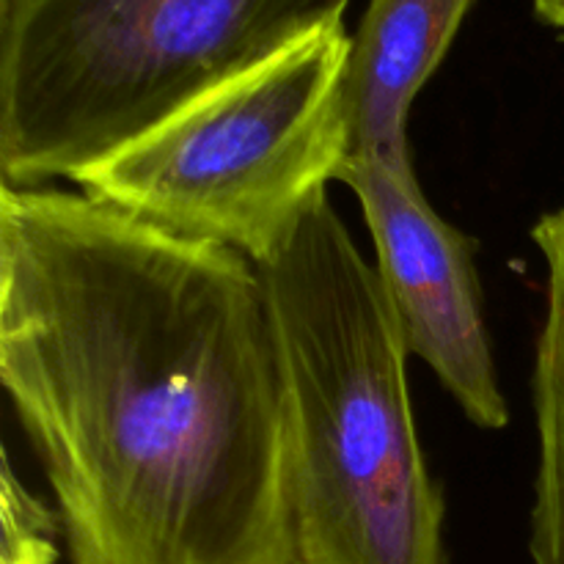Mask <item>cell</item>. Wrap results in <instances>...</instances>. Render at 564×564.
<instances>
[{"label":"cell","mask_w":564,"mask_h":564,"mask_svg":"<svg viewBox=\"0 0 564 564\" xmlns=\"http://www.w3.org/2000/svg\"><path fill=\"white\" fill-rule=\"evenodd\" d=\"M339 182L361 204L375 270L408 352L433 369L468 422L507 427L510 408L496 375L471 237L435 213L413 154L350 158Z\"/></svg>","instance_id":"obj_5"},{"label":"cell","mask_w":564,"mask_h":564,"mask_svg":"<svg viewBox=\"0 0 564 564\" xmlns=\"http://www.w3.org/2000/svg\"><path fill=\"white\" fill-rule=\"evenodd\" d=\"M58 516L17 477L11 455L0 457V564H55Z\"/></svg>","instance_id":"obj_8"},{"label":"cell","mask_w":564,"mask_h":564,"mask_svg":"<svg viewBox=\"0 0 564 564\" xmlns=\"http://www.w3.org/2000/svg\"><path fill=\"white\" fill-rule=\"evenodd\" d=\"M345 22L187 99L72 176L77 191L251 262L279 251L350 158Z\"/></svg>","instance_id":"obj_4"},{"label":"cell","mask_w":564,"mask_h":564,"mask_svg":"<svg viewBox=\"0 0 564 564\" xmlns=\"http://www.w3.org/2000/svg\"><path fill=\"white\" fill-rule=\"evenodd\" d=\"M532 240L545 264V317L532 367L538 474L529 554L534 564H564V204L534 224Z\"/></svg>","instance_id":"obj_7"},{"label":"cell","mask_w":564,"mask_h":564,"mask_svg":"<svg viewBox=\"0 0 564 564\" xmlns=\"http://www.w3.org/2000/svg\"><path fill=\"white\" fill-rule=\"evenodd\" d=\"M532 6L534 14H538L545 25L564 33V0H532Z\"/></svg>","instance_id":"obj_9"},{"label":"cell","mask_w":564,"mask_h":564,"mask_svg":"<svg viewBox=\"0 0 564 564\" xmlns=\"http://www.w3.org/2000/svg\"><path fill=\"white\" fill-rule=\"evenodd\" d=\"M279 339L295 564H449L408 347L328 193L253 262Z\"/></svg>","instance_id":"obj_2"},{"label":"cell","mask_w":564,"mask_h":564,"mask_svg":"<svg viewBox=\"0 0 564 564\" xmlns=\"http://www.w3.org/2000/svg\"><path fill=\"white\" fill-rule=\"evenodd\" d=\"M0 383L69 564H295L279 339L242 253L0 182Z\"/></svg>","instance_id":"obj_1"},{"label":"cell","mask_w":564,"mask_h":564,"mask_svg":"<svg viewBox=\"0 0 564 564\" xmlns=\"http://www.w3.org/2000/svg\"><path fill=\"white\" fill-rule=\"evenodd\" d=\"M471 6L474 0H367L341 75L350 158H411L408 116Z\"/></svg>","instance_id":"obj_6"},{"label":"cell","mask_w":564,"mask_h":564,"mask_svg":"<svg viewBox=\"0 0 564 564\" xmlns=\"http://www.w3.org/2000/svg\"><path fill=\"white\" fill-rule=\"evenodd\" d=\"M350 0H0V182L47 187Z\"/></svg>","instance_id":"obj_3"}]
</instances>
